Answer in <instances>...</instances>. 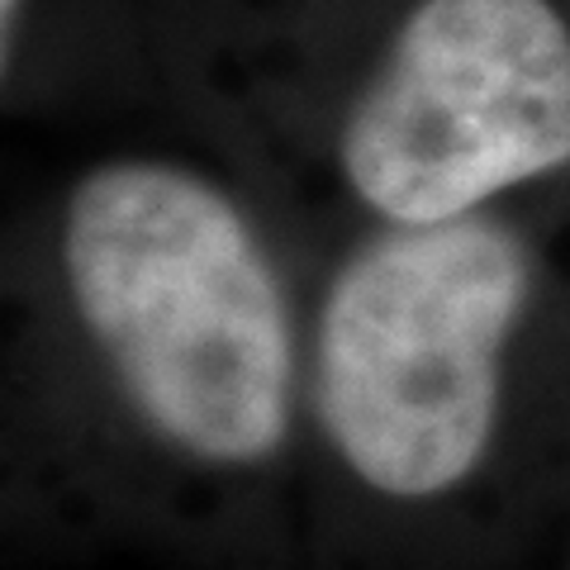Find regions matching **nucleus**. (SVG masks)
Returning a JSON list of instances; mask_svg holds the SVG:
<instances>
[{
	"mask_svg": "<svg viewBox=\"0 0 570 570\" xmlns=\"http://www.w3.org/2000/svg\"><path fill=\"white\" fill-rule=\"evenodd\" d=\"M62 272L124 400L205 466H262L291 433L295 333L257 228L205 176L105 163L67 200Z\"/></svg>",
	"mask_w": 570,
	"mask_h": 570,
	"instance_id": "f257e3e1",
	"label": "nucleus"
},
{
	"mask_svg": "<svg viewBox=\"0 0 570 570\" xmlns=\"http://www.w3.org/2000/svg\"><path fill=\"white\" fill-rule=\"evenodd\" d=\"M528 291V247L490 214L390 224L343 262L318 318L314 400L362 485L433 499L485 461Z\"/></svg>",
	"mask_w": 570,
	"mask_h": 570,
	"instance_id": "f03ea898",
	"label": "nucleus"
},
{
	"mask_svg": "<svg viewBox=\"0 0 570 570\" xmlns=\"http://www.w3.org/2000/svg\"><path fill=\"white\" fill-rule=\"evenodd\" d=\"M570 167V29L547 0H419L343 129L352 190L448 224Z\"/></svg>",
	"mask_w": 570,
	"mask_h": 570,
	"instance_id": "7ed1b4c3",
	"label": "nucleus"
},
{
	"mask_svg": "<svg viewBox=\"0 0 570 570\" xmlns=\"http://www.w3.org/2000/svg\"><path fill=\"white\" fill-rule=\"evenodd\" d=\"M20 6L24 0H0V10H6V24H0V39H6V62L14 52V29H20Z\"/></svg>",
	"mask_w": 570,
	"mask_h": 570,
	"instance_id": "20e7f679",
	"label": "nucleus"
}]
</instances>
